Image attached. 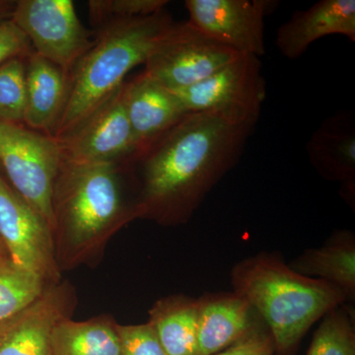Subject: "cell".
<instances>
[{"mask_svg":"<svg viewBox=\"0 0 355 355\" xmlns=\"http://www.w3.org/2000/svg\"><path fill=\"white\" fill-rule=\"evenodd\" d=\"M123 168L62 160L51 195L53 237L60 272L95 268L109 242L135 220L121 184Z\"/></svg>","mask_w":355,"mask_h":355,"instance_id":"2","label":"cell"},{"mask_svg":"<svg viewBox=\"0 0 355 355\" xmlns=\"http://www.w3.org/2000/svg\"><path fill=\"white\" fill-rule=\"evenodd\" d=\"M69 87V74L64 70L34 51L28 55L24 125L53 137L64 109Z\"/></svg>","mask_w":355,"mask_h":355,"instance_id":"16","label":"cell"},{"mask_svg":"<svg viewBox=\"0 0 355 355\" xmlns=\"http://www.w3.org/2000/svg\"><path fill=\"white\" fill-rule=\"evenodd\" d=\"M167 0H90L88 14L94 30L105 26L146 17L164 10Z\"/></svg>","mask_w":355,"mask_h":355,"instance_id":"24","label":"cell"},{"mask_svg":"<svg viewBox=\"0 0 355 355\" xmlns=\"http://www.w3.org/2000/svg\"><path fill=\"white\" fill-rule=\"evenodd\" d=\"M15 6V0H0V23L11 19Z\"/></svg>","mask_w":355,"mask_h":355,"instance_id":"28","label":"cell"},{"mask_svg":"<svg viewBox=\"0 0 355 355\" xmlns=\"http://www.w3.org/2000/svg\"><path fill=\"white\" fill-rule=\"evenodd\" d=\"M330 35L355 42L354 0H321L306 10L295 11L277 30V46L284 57L296 60L317 40Z\"/></svg>","mask_w":355,"mask_h":355,"instance_id":"15","label":"cell"},{"mask_svg":"<svg viewBox=\"0 0 355 355\" xmlns=\"http://www.w3.org/2000/svg\"><path fill=\"white\" fill-rule=\"evenodd\" d=\"M198 299V355L229 349L263 322L246 299L234 291L205 293Z\"/></svg>","mask_w":355,"mask_h":355,"instance_id":"14","label":"cell"},{"mask_svg":"<svg viewBox=\"0 0 355 355\" xmlns=\"http://www.w3.org/2000/svg\"><path fill=\"white\" fill-rule=\"evenodd\" d=\"M0 239L16 263L48 286L62 282L50 223L4 179L0 169Z\"/></svg>","mask_w":355,"mask_h":355,"instance_id":"9","label":"cell"},{"mask_svg":"<svg viewBox=\"0 0 355 355\" xmlns=\"http://www.w3.org/2000/svg\"><path fill=\"white\" fill-rule=\"evenodd\" d=\"M305 277L323 280L355 298V238L350 231H338L323 246L306 250L289 265Z\"/></svg>","mask_w":355,"mask_h":355,"instance_id":"18","label":"cell"},{"mask_svg":"<svg viewBox=\"0 0 355 355\" xmlns=\"http://www.w3.org/2000/svg\"><path fill=\"white\" fill-rule=\"evenodd\" d=\"M175 24L166 9L94 30V43L69 74V94L53 137L62 139L101 108Z\"/></svg>","mask_w":355,"mask_h":355,"instance_id":"4","label":"cell"},{"mask_svg":"<svg viewBox=\"0 0 355 355\" xmlns=\"http://www.w3.org/2000/svg\"><path fill=\"white\" fill-rule=\"evenodd\" d=\"M275 345L263 322L229 349L214 355H275Z\"/></svg>","mask_w":355,"mask_h":355,"instance_id":"26","label":"cell"},{"mask_svg":"<svg viewBox=\"0 0 355 355\" xmlns=\"http://www.w3.org/2000/svg\"><path fill=\"white\" fill-rule=\"evenodd\" d=\"M33 49L27 37L12 21L0 23V65L14 58H27Z\"/></svg>","mask_w":355,"mask_h":355,"instance_id":"27","label":"cell"},{"mask_svg":"<svg viewBox=\"0 0 355 355\" xmlns=\"http://www.w3.org/2000/svg\"><path fill=\"white\" fill-rule=\"evenodd\" d=\"M60 141L24 125L0 121V167L14 190L50 223L51 195L62 163Z\"/></svg>","mask_w":355,"mask_h":355,"instance_id":"5","label":"cell"},{"mask_svg":"<svg viewBox=\"0 0 355 355\" xmlns=\"http://www.w3.org/2000/svg\"><path fill=\"white\" fill-rule=\"evenodd\" d=\"M187 113H209L233 125L254 128L266 99L258 57L240 55L190 87L174 91Z\"/></svg>","mask_w":355,"mask_h":355,"instance_id":"6","label":"cell"},{"mask_svg":"<svg viewBox=\"0 0 355 355\" xmlns=\"http://www.w3.org/2000/svg\"><path fill=\"white\" fill-rule=\"evenodd\" d=\"M11 21L29 40L33 51L70 74L94 43L71 0H18Z\"/></svg>","mask_w":355,"mask_h":355,"instance_id":"7","label":"cell"},{"mask_svg":"<svg viewBox=\"0 0 355 355\" xmlns=\"http://www.w3.org/2000/svg\"><path fill=\"white\" fill-rule=\"evenodd\" d=\"M26 58L0 65V121L24 125Z\"/></svg>","mask_w":355,"mask_h":355,"instance_id":"23","label":"cell"},{"mask_svg":"<svg viewBox=\"0 0 355 355\" xmlns=\"http://www.w3.org/2000/svg\"><path fill=\"white\" fill-rule=\"evenodd\" d=\"M77 302L69 280L46 286L34 302L0 322V355H53V329L73 317Z\"/></svg>","mask_w":355,"mask_h":355,"instance_id":"11","label":"cell"},{"mask_svg":"<svg viewBox=\"0 0 355 355\" xmlns=\"http://www.w3.org/2000/svg\"><path fill=\"white\" fill-rule=\"evenodd\" d=\"M233 291L246 299L272 335L277 355H294L311 327L349 298L338 287L292 270L277 253L236 263Z\"/></svg>","mask_w":355,"mask_h":355,"instance_id":"3","label":"cell"},{"mask_svg":"<svg viewBox=\"0 0 355 355\" xmlns=\"http://www.w3.org/2000/svg\"><path fill=\"white\" fill-rule=\"evenodd\" d=\"M148 313V322L168 355H198V298L184 294L166 296L158 299Z\"/></svg>","mask_w":355,"mask_h":355,"instance_id":"19","label":"cell"},{"mask_svg":"<svg viewBox=\"0 0 355 355\" xmlns=\"http://www.w3.org/2000/svg\"><path fill=\"white\" fill-rule=\"evenodd\" d=\"M311 164L326 179L340 182L352 193L355 180V128L352 114L327 119L307 144Z\"/></svg>","mask_w":355,"mask_h":355,"instance_id":"17","label":"cell"},{"mask_svg":"<svg viewBox=\"0 0 355 355\" xmlns=\"http://www.w3.org/2000/svg\"><path fill=\"white\" fill-rule=\"evenodd\" d=\"M0 242H2V241H1V239H0ZM2 243H3V242H2Z\"/></svg>","mask_w":355,"mask_h":355,"instance_id":"29","label":"cell"},{"mask_svg":"<svg viewBox=\"0 0 355 355\" xmlns=\"http://www.w3.org/2000/svg\"><path fill=\"white\" fill-rule=\"evenodd\" d=\"M253 128L212 114H186L139 159L141 186L133 202L135 218L162 227L188 223L241 157Z\"/></svg>","mask_w":355,"mask_h":355,"instance_id":"1","label":"cell"},{"mask_svg":"<svg viewBox=\"0 0 355 355\" xmlns=\"http://www.w3.org/2000/svg\"><path fill=\"white\" fill-rule=\"evenodd\" d=\"M0 169H1V167H0Z\"/></svg>","mask_w":355,"mask_h":355,"instance_id":"30","label":"cell"},{"mask_svg":"<svg viewBox=\"0 0 355 355\" xmlns=\"http://www.w3.org/2000/svg\"><path fill=\"white\" fill-rule=\"evenodd\" d=\"M51 349L53 355H121L118 323L109 314L64 320L53 329Z\"/></svg>","mask_w":355,"mask_h":355,"instance_id":"20","label":"cell"},{"mask_svg":"<svg viewBox=\"0 0 355 355\" xmlns=\"http://www.w3.org/2000/svg\"><path fill=\"white\" fill-rule=\"evenodd\" d=\"M48 284L12 260L0 242V322L34 302Z\"/></svg>","mask_w":355,"mask_h":355,"instance_id":"21","label":"cell"},{"mask_svg":"<svg viewBox=\"0 0 355 355\" xmlns=\"http://www.w3.org/2000/svg\"><path fill=\"white\" fill-rule=\"evenodd\" d=\"M266 0H186L191 26L241 55H265Z\"/></svg>","mask_w":355,"mask_h":355,"instance_id":"12","label":"cell"},{"mask_svg":"<svg viewBox=\"0 0 355 355\" xmlns=\"http://www.w3.org/2000/svg\"><path fill=\"white\" fill-rule=\"evenodd\" d=\"M121 355H168L153 324H118Z\"/></svg>","mask_w":355,"mask_h":355,"instance_id":"25","label":"cell"},{"mask_svg":"<svg viewBox=\"0 0 355 355\" xmlns=\"http://www.w3.org/2000/svg\"><path fill=\"white\" fill-rule=\"evenodd\" d=\"M128 121L139 159L187 113L176 93L144 71L123 84Z\"/></svg>","mask_w":355,"mask_h":355,"instance_id":"13","label":"cell"},{"mask_svg":"<svg viewBox=\"0 0 355 355\" xmlns=\"http://www.w3.org/2000/svg\"><path fill=\"white\" fill-rule=\"evenodd\" d=\"M58 141L62 159L69 162L121 168L137 162L139 153L125 110L123 85L73 132Z\"/></svg>","mask_w":355,"mask_h":355,"instance_id":"10","label":"cell"},{"mask_svg":"<svg viewBox=\"0 0 355 355\" xmlns=\"http://www.w3.org/2000/svg\"><path fill=\"white\" fill-rule=\"evenodd\" d=\"M241 53L205 36L187 21L175 23L154 46L144 72L172 91L190 87Z\"/></svg>","mask_w":355,"mask_h":355,"instance_id":"8","label":"cell"},{"mask_svg":"<svg viewBox=\"0 0 355 355\" xmlns=\"http://www.w3.org/2000/svg\"><path fill=\"white\" fill-rule=\"evenodd\" d=\"M306 355H355L354 314L343 305L321 319Z\"/></svg>","mask_w":355,"mask_h":355,"instance_id":"22","label":"cell"}]
</instances>
